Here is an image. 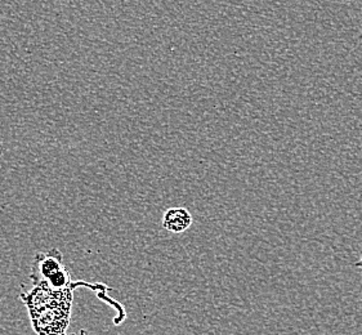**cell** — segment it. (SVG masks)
Wrapping results in <instances>:
<instances>
[{
    "instance_id": "6da1fadb",
    "label": "cell",
    "mask_w": 362,
    "mask_h": 335,
    "mask_svg": "<svg viewBox=\"0 0 362 335\" xmlns=\"http://www.w3.org/2000/svg\"><path fill=\"white\" fill-rule=\"evenodd\" d=\"M21 298L29 307L33 325L37 334L65 335L73 303L70 288L54 290L37 286Z\"/></svg>"
},
{
    "instance_id": "277c9868",
    "label": "cell",
    "mask_w": 362,
    "mask_h": 335,
    "mask_svg": "<svg viewBox=\"0 0 362 335\" xmlns=\"http://www.w3.org/2000/svg\"><path fill=\"white\" fill-rule=\"evenodd\" d=\"M354 267H357V269H361L362 270V249H361V254H360V259L358 261H356L354 263Z\"/></svg>"
},
{
    "instance_id": "7a4b0ae2",
    "label": "cell",
    "mask_w": 362,
    "mask_h": 335,
    "mask_svg": "<svg viewBox=\"0 0 362 335\" xmlns=\"http://www.w3.org/2000/svg\"><path fill=\"white\" fill-rule=\"evenodd\" d=\"M35 263L37 271H34V274H37V278H34V283L37 286H44L54 290L69 288L70 276L62 266L59 252L53 250L48 255L39 254Z\"/></svg>"
},
{
    "instance_id": "3957f363",
    "label": "cell",
    "mask_w": 362,
    "mask_h": 335,
    "mask_svg": "<svg viewBox=\"0 0 362 335\" xmlns=\"http://www.w3.org/2000/svg\"><path fill=\"white\" fill-rule=\"evenodd\" d=\"M192 216L186 208L177 206L165 211L163 218V227L169 233H185L192 225Z\"/></svg>"
}]
</instances>
